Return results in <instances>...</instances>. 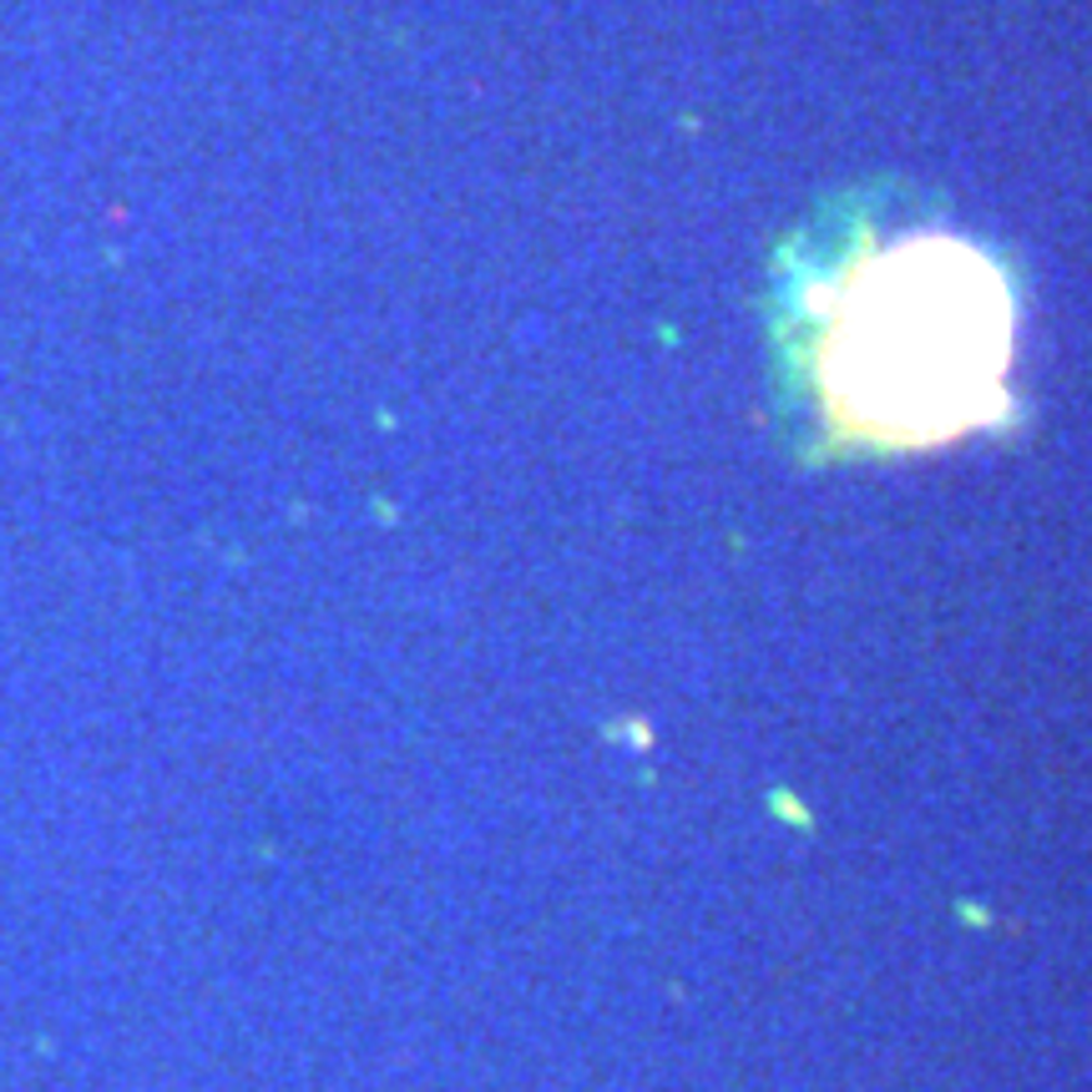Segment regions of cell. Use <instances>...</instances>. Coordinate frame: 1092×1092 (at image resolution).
I'll return each instance as SVG.
<instances>
[{
	"mask_svg": "<svg viewBox=\"0 0 1092 1092\" xmlns=\"http://www.w3.org/2000/svg\"><path fill=\"white\" fill-rule=\"evenodd\" d=\"M1012 299L966 243L875 253L825 299L820 399L860 445H936L1002 399Z\"/></svg>",
	"mask_w": 1092,
	"mask_h": 1092,
	"instance_id": "obj_1",
	"label": "cell"
}]
</instances>
